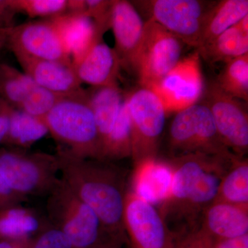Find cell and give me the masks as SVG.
Listing matches in <instances>:
<instances>
[{"label": "cell", "mask_w": 248, "mask_h": 248, "mask_svg": "<svg viewBox=\"0 0 248 248\" xmlns=\"http://www.w3.org/2000/svg\"><path fill=\"white\" fill-rule=\"evenodd\" d=\"M61 179L87 204L114 237L126 239L124 212L126 173L112 161L83 159L58 149Z\"/></svg>", "instance_id": "1"}, {"label": "cell", "mask_w": 248, "mask_h": 248, "mask_svg": "<svg viewBox=\"0 0 248 248\" xmlns=\"http://www.w3.org/2000/svg\"><path fill=\"white\" fill-rule=\"evenodd\" d=\"M237 156L192 153L172 158L171 195L162 206L163 217L176 213L187 222L216 200L222 179Z\"/></svg>", "instance_id": "2"}, {"label": "cell", "mask_w": 248, "mask_h": 248, "mask_svg": "<svg viewBox=\"0 0 248 248\" xmlns=\"http://www.w3.org/2000/svg\"><path fill=\"white\" fill-rule=\"evenodd\" d=\"M45 121L48 133L60 145L59 150L77 157L101 160L99 135L87 91L63 97Z\"/></svg>", "instance_id": "3"}, {"label": "cell", "mask_w": 248, "mask_h": 248, "mask_svg": "<svg viewBox=\"0 0 248 248\" xmlns=\"http://www.w3.org/2000/svg\"><path fill=\"white\" fill-rule=\"evenodd\" d=\"M47 197L46 217L66 235L73 248H91L117 238L106 231L95 213L62 179Z\"/></svg>", "instance_id": "4"}, {"label": "cell", "mask_w": 248, "mask_h": 248, "mask_svg": "<svg viewBox=\"0 0 248 248\" xmlns=\"http://www.w3.org/2000/svg\"><path fill=\"white\" fill-rule=\"evenodd\" d=\"M59 173L56 155L0 148V174L12 190L23 197L48 196L60 182Z\"/></svg>", "instance_id": "5"}, {"label": "cell", "mask_w": 248, "mask_h": 248, "mask_svg": "<svg viewBox=\"0 0 248 248\" xmlns=\"http://www.w3.org/2000/svg\"><path fill=\"white\" fill-rule=\"evenodd\" d=\"M169 147L172 158L192 153L231 156L217 133L213 116L200 102L177 112L171 122Z\"/></svg>", "instance_id": "6"}, {"label": "cell", "mask_w": 248, "mask_h": 248, "mask_svg": "<svg viewBox=\"0 0 248 248\" xmlns=\"http://www.w3.org/2000/svg\"><path fill=\"white\" fill-rule=\"evenodd\" d=\"M130 2L177 37L183 44L200 46L204 25L217 1L201 0H138Z\"/></svg>", "instance_id": "7"}, {"label": "cell", "mask_w": 248, "mask_h": 248, "mask_svg": "<svg viewBox=\"0 0 248 248\" xmlns=\"http://www.w3.org/2000/svg\"><path fill=\"white\" fill-rule=\"evenodd\" d=\"M131 127L135 164L156 159L166 124V109L159 96L141 87L125 97Z\"/></svg>", "instance_id": "8"}, {"label": "cell", "mask_w": 248, "mask_h": 248, "mask_svg": "<svg viewBox=\"0 0 248 248\" xmlns=\"http://www.w3.org/2000/svg\"><path fill=\"white\" fill-rule=\"evenodd\" d=\"M183 43L158 23L146 20L136 76L141 87L155 89L180 61Z\"/></svg>", "instance_id": "9"}, {"label": "cell", "mask_w": 248, "mask_h": 248, "mask_svg": "<svg viewBox=\"0 0 248 248\" xmlns=\"http://www.w3.org/2000/svg\"><path fill=\"white\" fill-rule=\"evenodd\" d=\"M198 102L208 108L217 133L232 153L241 157L248 148V114L245 103L222 91L215 81L203 90Z\"/></svg>", "instance_id": "10"}, {"label": "cell", "mask_w": 248, "mask_h": 248, "mask_svg": "<svg viewBox=\"0 0 248 248\" xmlns=\"http://www.w3.org/2000/svg\"><path fill=\"white\" fill-rule=\"evenodd\" d=\"M124 225L131 248H172L175 239L161 212L128 191Z\"/></svg>", "instance_id": "11"}, {"label": "cell", "mask_w": 248, "mask_h": 248, "mask_svg": "<svg viewBox=\"0 0 248 248\" xmlns=\"http://www.w3.org/2000/svg\"><path fill=\"white\" fill-rule=\"evenodd\" d=\"M201 57L196 50L181 59L155 89L166 112H179L200 100L203 92Z\"/></svg>", "instance_id": "12"}, {"label": "cell", "mask_w": 248, "mask_h": 248, "mask_svg": "<svg viewBox=\"0 0 248 248\" xmlns=\"http://www.w3.org/2000/svg\"><path fill=\"white\" fill-rule=\"evenodd\" d=\"M4 39L12 52L73 66L50 19L14 26L5 32Z\"/></svg>", "instance_id": "13"}, {"label": "cell", "mask_w": 248, "mask_h": 248, "mask_svg": "<svg viewBox=\"0 0 248 248\" xmlns=\"http://www.w3.org/2000/svg\"><path fill=\"white\" fill-rule=\"evenodd\" d=\"M144 23L140 12L130 1L112 0L110 29L115 37L114 49L121 67L135 76Z\"/></svg>", "instance_id": "14"}, {"label": "cell", "mask_w": 248, "mask_h": 248, "mask_svg": "<svg viewBox=\"0 0 248 248\" xmlns=\"http://www.w3.org/2000/svg\"><path fill=\"white\" fill-rule=\"evenodd\" d=\"M48 19L56 29L74 68L102 40L107 31L84 15L65 14Z\"/></svg>", "instance_id": "15"}, {"label": "cell", "mask_w": 248, "mask_h": 248, "mask_svg": "<svg viewBox=\"0 0 248 248\" xmlns=\"http://www.w3.org/2000/svg\"><path fill=\"white\" fill-rule=\"evenodd\" d=\"M12 53L23 72L37 86L65 95H75L84 92L82 84L71 65L32 58L20 52Z\"/></svg>", "instance_id": "16"}, {"label": "cell", "mask_w": 248, "mask_h": 248, "mask_svg": "<svg viewBox=\"0 0 248 248\" xmlns=\"http://www.w3.org/2000/svg\"><path fill=\"white\" fill-rule=\"evenodd\" d=\"M135 165L130 192L155 207L163 206L171 195L172 166L169 161L157 159L144 160Z\"/></svg>", "instance_id": "17"}, {"label": "cell", "mask_w": 248, "mask_h": 248, "mask_svg": "<svg viewBox=\"0 0 248 248\" xmlns=\"http://www.w3.org/2000/svg\"><path fill=\"white\" fill-rule=\"evenodd\" d=\"M121 68L115 49L102 40L91 49L75 71L81 84L104 87L118 86L117 79Z\"/></svg>", "instance_id": "18"}, {"label": "cell", "mask_w": 248, "mask_h": 248, "mask_svg": "<svg viewBox=\"0 0 248 248\" xmlns=\"http://www.w3.org/2000/svg\"><path fill=\"white\" fill-rule=\"evenodd\" d=\"M202 229L215 241L248 234V208L215 201L202 214Z\"/></svg>", "instance_id": "19"}, {"label": "cell", "mask_w": 248, "mask_h": 248, "mask_svg": "<svg viewBox=\"0 0 248 248\" xmlns=\"http://www.w3.org/2000/svg\"><path fill=\"white\" fill-rule=\"evenodd\" d=\"M87 95L97 125L102 153L103 143L115 125L124 98L118 86L93 87L91 91H87Z\"/></svg>", "instance_id": "20"}, {"label": "cell", "mask_w": 248, "mask_h": 248, "mask_svg": "<svg viewBox=\"0 0 248 248\" xmlns=\"http://www.w3.org/2000/svg\"><path fill=\"white\" fill-rule=\"evenodd\" d=\"M196 50L201 58L213 63L225 62L248 53V16Z\"/></svg>", "instance_id": "21"}, {"label": "cell", "mask_w": 248, "mask_h": 248, "mask_svg": "<svg viewBox=\"0 0 248 248\" xmlns=\"http://www.w3.org/2000/svg\"><path fill=\"white\" fill-rule=\"evenodd\" d=\"M49 222L33 209L21 205L0 210V239H30Z\"/></svg>", "instance_id": "22"}, {"label": "cell", "mask_w": 248, "mask_h": 248, "mask_svg": "<svg viewBox=\"0 0 248 248\" xmlns=\"http://www.w3.org/2000/svg\"><path fill=\"white\" fill-rule=\"evenodd\" d=\"M247 16L248 0L217 1L207 17L199 48L211 42Z\"/></svg>", "instance_id": "23"}, {"label": "cell", "mask_w": 248, "mask_h": 248, "mask_svg": "<svg viewBox=\"0 0 248 248\" xmlns=\"http://www.w3.org/2000/svg\"><path fill=\"white\" fill-rule=\"evenodd\" d=\"M48 133L45 118H39L13 108L7 134L1 144L9 148L28 150Z\"/></svg>", "instance_id": "24"}, {"label": "cell", "mask_w": 248, "mask_h": 248, "mask_svg": "<svg viewBox=\"0 0 248 248\" xmlns=\"http://www.w3.org/2000/svg\"><path fill=\"white\" fill-rule=\"evenodd\" d=\"M131 127L126 102L124 98L120 114L113 128L103 143L102 160L113 161L132 157Z\"/></svg>", "instance_id": "25"}, {"label": "cell", "mask_w": 248, "mask_h": 248, "mask_svg": "<svg viewBox=\"0 0 248 248\" xmlns=\"http://www.w3.org/2000/svg\"><path fill=\"white\" fill-rule=\"evenodd\" d=\"M248 208V164L237 158L225 174L216 200Z\"/></svg>", "instance_id": "26"}, {"label": "cell", "mask_w": 248, "mask_h": 248, "mask_svg": "<svg viewBox=\"0 0 248 248\" xmlns=\"http://www.w3.org/2000/svg\"><path fill=\"white\" fill-rule=\"evenodd\" d=\"M225 63L215 82L227 94L248 103V53L227 60Z\"/></svg>", "instance_id": "27"}, {"label": "cell", "mask_w": 248, "mask_h": 248, "mask_svg": "<svg viewBox=\"0 0 248 248\" xmlns=\"http://www.w3.org/2000/svg\"><path fill=\"white\" fill-rule=\"evenodd\" d=\"M37 85L14 66L0 63V98L18 108L29 93Z\"/></svg>", "instance_id": "28"}, {"label": "cell", "mask_w": 248, "mask_h": 248, "mask_svg": "<svg viewBox=\"0 0 248 248\" xmlns=\"http://www.w3.org/2000/svg\"><path fill=\"white\" fill-rule=\"evenodd\" d=\"M16 14L48 19L67 13V0H8Z\"/></svg>", "instance_id": "29"}, {"label": "cell", "mask_w": 248, "mask_h": 248, "mask_svg": "<svg viewBox=\"0 0 248 248\" xmlns=\"http://www.w3.org/2000/svg\"><path fill=\"white\" fill-rule=\"evenodd\" d=\"M65 94L52 92L37 86L29 93L27 97L17 109L39 118H45Z\"/></svg>", "instance_id": "30"}, {"label": "cell", "mask_w": 248, "mask_h": 248, "mask_svg": "<svg viewBox=\"0 0 248 248\" xmlns=\"http://www.w3.org/2000/svg\"><path fill=\"white\" fill-rule=\"evenodd\" d=\"M30 248H73V246L63 232L49 223L32 238Z\"/></svg>", "instance_id": "31"}, {"label": "cell", "mask_w": 248, "mask_h": 248, "mask_svg": "<svg viewBox=\"0 0 248 248\" xmlns=\"http://www.w3.org/2000/svg\"><path fill=\"white\" fill-rule=\"evenodd\" d=\"M215 240L202 229L195 230L178 238L172 248H214Z\"/></svg>", "instance_id": "32"}, {"label": "cell", "mask_w": 248, "mask_h": 248, "mask_svg": "<svg viewBox=\"0 0 248 248\" xmlns=\"http://www.w3.org/2000/svg\"><path fill=\"white\" fill-rule=\"evenodd\" d=\"M29 200L12 190L0 174V210L21 205Z\"/></svg>", "instance_id": "33"}, {"label": "cell", "mask_w": 248, "mask_h": 248, "mask_svg": "<svg viewBox=\"0 0 248 248\" xmlns=\"http://www.w3.org/2000/svg\"><path fill=\"white\" fill-rule=\"evenodd\" d=\"M16 14L8 0H0V40L4 41L5 32L14 27V18Z\"/></svg>", "instance_id": "34"}, {"label": "cell", "mask_w": 248, "mask_h": 248, "mask_svg": "<svg viewBox=\"0 0 248 248\" xmlns=\"http://www.w3.org/2000/svg\"><path fill=\"white\" fill-rule=\"evenodd\" d=\"M13 108L14 107L0 98V144L2 143L7 134Z\"/></svg>", "instance_id": "35"}, {"label": "cell", "mask_w": 248, "mask_h": 248, "mask_svg": "<svg viewBox=\"0 0 248 248\" xmlns=\"http://www.w3.org/2000/svg\"><path fill=\"white\" fill-rule=\"evenodd\" d=\"M214 248H248V234L232 239L217 240Z\"/></svg>", "instance_id": "36"}, {"label": "cell", "mask_w": 248, "mask_h": 248, "mask_svg": "<svg viewBox=\"0 0 248 248\" xmlns=\"http://www.w3.org/2000/svg\"><path fill=\"white\" fill-rule=\"evenodd\" d=\"M32 239H0V248H30Z\"/></svg>", "instance_id": "37"}, {"label": "cell", "mask_w": 248, "mask_h": 248, "mask_svg": "<svg viewBox=\"0 0 248 248\" xmlns=\"http://www.w3.org/2000/svg\"><path fill=\"white\" fill-rule=\"evenodd\" d=\"M125 239L112 238L91 248H122Z\"/></svg>", "instance_id": "38"}, {"label": "cell", "mask_w": 248, "mask_h": 248, "mask_svg": "<svg viewBox=\"0 0 248 248\" xmlns=\"http://www.w3.org/2000/svg\"><path fill=\"white\" fill-rule=\"evenodd\" d=\"M4 41L0 40V49H1V47H2V46L4 45Z\"/></svg>", "instance_id": "39"}]
</instances>
